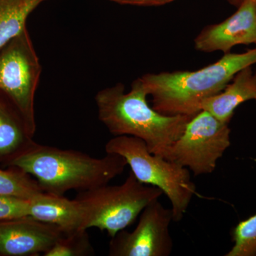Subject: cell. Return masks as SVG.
<instances>
[{
  "label": "cell",
  "mask_w": 256,
  "mask_h": 256,
  "mask_svg": "<svg viewBox=\"0 0 256 256\" xmlns=\"http://www.w3.org/2000/svg\"><path fill=\"white\" fill-rule=\"evenodd\" d=\"M9 163L34 178L42 191L56 195L108 184L122 174L128 165L118 154L96 158L82 152L36 142Z\"/></svg>",
  "instance_id": "cell-1"
},
{
  "label": "cell",
  "mask_w": 256,
  "mask_h": 256,
  "mask_svg": "<svg viewBox=\"0 0 256 256\" xmlns=\"http://www.w3.org/2000/svg\"><path fill=\"white\" fill-rule=\"evenodd\" d=\"M173 222L171 208L158 200L150 203L140 215L132 232L122 230L109 244L111 256H168L172 252L170 226Z\"/></svg>",
  "instance_id": "cell-8"
},
{
  "label": "cell",
  "mask_w": 256,
  "mask_h": 256,
  "mask_svg": "<svg viewBox=\"0 0 256 256\" xmlns=\"http://www.w3.org/2000/svg\"><path fill=\"white\" fill-rule=\"evenodd\" d=\"M163 192L156 186L144 184L130 172L124 183L102 185L80 192L77 200L86 210V229L97 228L111 238L132 225L143 210Z\"/></svg>",
  "instance_id": "cell-5"
},
{
  "label": "cell",
  "mask_w": 256,
  "mask_h": 256,
  "mask_svg": "<svg viewBox=\"0 0 256 256\" xmlns=\"http://www.w3.org/2000/svg\"><path fill=\"white\" fill-rule=\"evenodd\" d=\"M254 1H255L256 6V0H254Z\"/></svg>",
  "instance_id": "cell-21"
},
{
  "label": "cell",
  "mask_w": 256,
  "mask_h": 256,
  "mask_svg": "<svg viewBox=\"0 0 256 256\" xmlns=\"http://www.w3.org/2000/svg\"><path fill=\"white\" fill-rule=\"evenodd\" d=\"M228 124L201 110L190 120L182 136L160 156L186 168L194 176L212 174L230 146Z\"/></svg>",
  "instance_id": "cell-7"
},
{
  "label": "cell",
  "mask_w": 256,
  "mask_h": 256,
  "mask_svg": "<svg viewBox=\"0 0 256 256\" xmlns=\"http://www.w3.org/2000/svg\"><path fill=\"white\" fill-rule=\"evenodd\" d=\"M256 64V47L244 53L225 54L196 70L146 74L140 77L152 98V107L166 116L193 117L202 101L222 92L242 69Z\"/></svg>",
  "instance_id": "cell-3"
},
{
  "label": "cell",
  "mask_w": 256,
  "mask_h": 256,
  "mask_svg": "<svg viewBox=\"0 0 256 256\" xmlns=\"http://www.w3.org/2000/svg\"><path fill=\"white\" fill-rule=\"evenodd\" d=\"M46 0H0V50L26 28L30 15Z\"/></svg>",
  "instance_id": "cell-13"
},
{
  "label": "cell",
  "mask_w": 256,
  "mask_h": 256,
  "mask_svg": "<svg viewBox=\"0 0 256 256\" xmlns=\"http://www.w3.org/2000/svg\"><path fill=\"white\" fill-rule=\"evenodd\" d=\"M249 100L256 101V73L252 66L242 69L222 92L202 101L201 109L229 124L237 108Z\"/></svg>",
  "instance_id": "cell-12"
},
{
  "label": "cell",
  "mask_w": 256,
  "mask_h": 256,
  "mask_svg": "<svg viewBox=\"0 0 256 256\" xmlns=\"http://www.w3.org/2000/svg\"><path fill=\"white\" fill-rule=\"evenodd\" d=\"M42 70L40 58L26 28L2 50L0 89L14 102L32 138L36 132L34 100Z\"/></svg>",
  "instance_id": "cell-6"
},
{
  "label": "cell",
  "mask_w": 256,
  "mask_h": 256,
  "mask_svg": "<svg viewBox=\"0 0 256 256\" xmlns=\"http://www.w3.org/2000/svg\"><path fill=\"white\" fill-rule=\"evenodd\" d=\"M230 4L234 5V6H236L238 8L239 5L242 4V2L245 1V0H227Z\"/></svg>",
  "instance_id": "cell-20"
},
{
  "label": "cell",
  "mask_w": 256,
  "mask_h": 256,
  "mask_svg": "<svg viewBox=\"0 0 256 256\" xmlns=\"http://www.w3.org/2000/svg\"><path fill=\"white\" fill-rule=\"evenodd\" d=\"M95 254L87 230L64 234L44 256H88Z\"/></svg>",
  "instance_id": "cell-16"
},
{
  "label": "cell",
  "mask_w": 256,
  "mask_h": 256,
  "mask_svg": "<svg viewBox=\"0 0 256 256\" xmlns=\"http://www.w3.org/2000/svg\"><path fill=\"white\" fill-rule=\"evenodd\" d=\"M42 192L36 180L22 170H0V195L30 200Z\"/></svg>",
  "instance_id": "cell-15"
},
{
  "label": "cell",
  "mask_w": 256,
  "mask_h": 256,
  "mask_svg": "<svg viewBox=\"0 0 256 256\" xmlns=\"http://www.w3.org/2000/svg\"><path fill=\"white\" fill-rule=\"evenodd\" d=\"M148 96L138 78L129 92L119 82L98 92L95 100L99 120L111 134L142 140L151 153L160 156L182 136L192 117L160 114L149 105Z\"/></svg>",
  "instance_id": "cell-2"
},
{
  "label": "cell",
  "mask_w": 256,
  "mask_h": 256,
  "mask_svg": "<svg viewBox=\"0 0 256 256\" xmlns=\"http://www.w3.org/2000/svg\"><path fill=\"white\" fill-rule=\"evenodd\" d=\"M28 216L54 226L64 234L87 230L85 208L76 198L42 192L28 200Z\"/></svg>",
  "instance_id": "cell-11"
},
{
  "label": "cell",
  "mask_w": 256,
  "mask_h": 256,
  "mask_svg": "<svg viewBox=\"0 0 256 256\" xmlns=\"http://www.w3.org/2000/svg\"><path fill=\"white\" fill-rule=\"evenodd\" d=\"M232 240L233 246L225 256H256V214L234 227Z\"/></svg>",
  "instance_id": "cell-17"
},
{
  "label": "cell",
  "mask_w": 256,
  "mask_h": 256,
  "mask_svg": "<svg viewBox=\"0 0 256 256\" xmlns=\"http://www.w3.org/2000/svg\"><path fill=\"white\" fill-rule=\"evenodd\" d=\"M64 233L54 226L30 216L0 222V254L44 255Z\"/></svg>",
  "instance_id": "cell-10"
},
{
  "label": "cell",
  "mask_w": 256,
  "mask_h": 256,
  "mask_svg": "<svg viewBox=\"0 0 256 256\" xmlns=\"http://www.w3.org/2000/svg\"><path fill=\"white\" fill-rule=\"evenodd\" d=\"M256 45V6L245 0L222 22L205 26L194 40L195 50L204 53H229L238 45Z\"/></svg>",
  "instance_id": "cell-9"
},
{
  "label": "cell",
  "mask_w": 256,
  "mask_h": 256,
  "mask_svg": "<svg viewBox=\"0 0 256 256\" xmlns=\"http://www.w3.org/2000/svg\"><path fill=\"white\" fill-rule=\"evenodd\" d=\"M28 200L0 195V222L28 216Z\"/></svg>",
  "instance_id": "cell-18"
},
{
  "label": "cell",
  "mask_w": 256,
  "mask_h": 256,
  "mask_svg": "<svg viewBox=\"0 0 256 256\" xmlns=\"http://www.w3.org/2000/svg\"><path fill=\"white\" fill-rule=\"evenodd\" d=\"M34 142L22 121H18L0 101V160L10 156L12 160Z\"/></svg>",
  "instance_id": "cell-14"
},
{
  "label": "cell",
  "mask_w": 256,
  "mask_h": 256,
  "mask_svg": "<svg viewBox=\"0 0 256 256\" xmlns=\"http://www.w3.org/2000/svg\"><path fill=\"white\" fill-rule=\"evenodd\" d=\"M105 149L106 154L122 156L138 181L156 186L166 195L171 204L173 222L182 220L196 193L190 170L152 154L142 140L132 136H114L106 143Z\"/></svg>",
  "instance_id": "cell-4"
},
{
  "label": "cell",
  "mask_w": 256,
  "mask_h": 256,
  "mask_svg": "<svg viewBox=\"0 0 256 256\" xmlns=\"http://www.w3.org/2000/svg\"><path fill=\"white\" fill-rule=\"evenodd\" d=\"M120 4L140 6H156L169 4L175 0H109Z\"/></svg>",
  "instance_id": "cell-19"
}]
</instances>
